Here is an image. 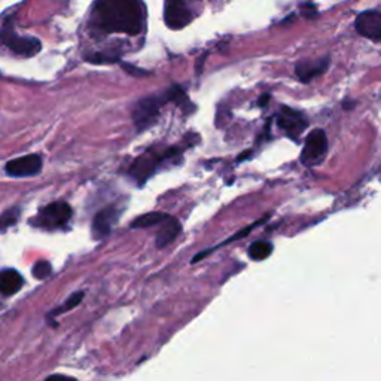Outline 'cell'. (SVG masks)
Here are the masks:
<instances>
[{"mask_svg":"<svg viewBox=\"0 0 381 381\" xmlns=\"http://www.w3.org/2000/svg\"><path fill=\"white\" fill-rule=\"evenodd\" d=\"M268 100H270V94H264L262 99L259 100V106H264Z\"/></svg>","mask_w":381,"mask_h":381,"instance_id":"20","label":"cell"},{"mask_svg":"<svg viewBox=\"0 0 381 381\" xmlns=\"http://www.w3.org/2000/svg\"><path fill=\"white\" fill-rule=\"evenodd\" d=\"M167 99V93L160 95H151V97H145L138 100L133 110V121L138 132H145L146 128L152 127L161 114V108Z\"/></svg>","mask_w":381,"mask_h":381,"instance_id":"4","label":"cell"},{"mask_svg":"<svg viewBox=\"0 0 381 381\" xmlns=\"http://www.w3.org/2000/svg\"><path fill=\"white\" fill-rule=\"evenodd\" d=\"M179 155L180 151L177 148H169L162 152H155V151L146 152L140 155L137 160H134L128 173L138 185H143L145 182L160 169V166L164 161L179 157Z\"/></svg>","mask_w":381,"mask_h":381,"instance_id":"2","label":"cell"},{"mask_svg":"<svg viewBox=\"0 0 381 381\" xmlns=\"http://www.w3.org/2000/svg\"><path fill=\"white\" fill-rule=\"evenodd\" d=\"M119 213L121 210L118 209V206H108L95 214L91 227L93 237L95 240H103L105 237H108L112 228H114V225L119 219Z\"/></svg>","mask_w":381,"mask_h":381,"instance_id":"11","label":"cell"},{"mask_svg":"<svg viewBox=\"0 0 381 381\" xmlns=\"http://www.w3.org/2000/svg\"><path fill=\"white\" fill-rule=\"evenodd\" d=\"M164 20L170 29L180 30L193 21V14H190L185 0H166Z\"/></svg>","mask_w":381,"mask_h":381,"instance_id":"8","label":"cell"},{"mask_svg":"<svg viewBox=\"0 0 381 381\" xmlns=\"http://www.w3.org/2000/svg\"><path fill=\"white\" fill-rule=\"evenodd\" d=\"M20 214H21L20 207H14V209H10L8 212L0 214V232H5L8 228L14 227V225L19 222Z\"/></svg>","mask_w":381,"mask_h":381,"instance_id":"18","label":"cell"},{"mask_svg":"<svg viewBox=\"0 0 381 381\" xmlns=\"http://www.w3.org/2000/svg\"><path fill=\"white\" fill-rule=\"evenodd\" d=\"M277 124L291 138H298L308 127V121L301 112L284 106L277 116Z\"/></svg>","mask_w":381,"mask_h":381,"instance_id":"9","label":"cell"},{"mask_svg":"<svg viewBox=\"0 0 381 381\" xmlns=\"http://www.w3.org/2000/svg\"><path fill=\"white\" fill-rule=\"evenodd\" d=\"M328 151V138L322 128L313 130L307 137L304 143V149L301 152V161L306 166H315L323 160Z\"/></svg>","mask_w":381,"mask_h":381,"instance_id":"6","label":"cell"},{"mask_svg":"<svg viewBox=\"0 0 381 381\" xmlns=\"http://www.w3.org/2000/svg\"><path fill=\"white\" fill-rule=\"evenodd\" d=\"M167 213H160V212H152L138 216L132 222V228H151L157 227L162 221L167 219Z\"/></svg>","mask_w":381,"mask_h":381,"instance_id":"15","label":"cell"},{"mask_svg":"<svg viewBox=\"0 0 381 381\" xmlns=\"http://www.w3.org/2000/svg\"><path fill=\"white\" fill-rule=\"evenodd\" d=\"M182 232V225L176 218H171L169 214L166 221L160 223V231L157 234V247L162 249L169 246L176 240V237Z\"/></svg>","mask_w":381,"mask_h":381,"instance_id":"13","label":"cell"},{"mask_svg":"<svg viewBox=\"0 0 381 381\" xmlns=\"http://www.w3.org/2000/svg\"><path fill=\"white\" fill-rule=\"evenodd\" d=\"M84 297H85V293L84 292H76V293H73V295H71L67 298V301L64 302L63 306H60V307H57L53 313H51V317L53 316H60V315H63V313H67V311H71V310H73L75 307H77L81 304V301L84 299Z\"/></svg>","mask_w":381,"mask_h":381,"instance_id":"17","label":"cell"},{"mask_svg":"<svg viewBox=\"0 0 381 381\" xmlns=\"http://www.w3.org/2000/svg\"><path fill=\"white\" fill-rule=\"evenodd\" d=\"M42 170V158L36 153L25 155L21 158L11 160L6 162L5 171L11 177H30L39 175Z\"/></svg>","mask_w":381,"mask_h":381,"instance_id":"7","label":"cell"},{"mask_svg":"<svg viewBox=\"0 0 381 381\" xmlns=\"http://www.w3.org/2000/svg\"><path fill=\"white\" fill-rule=\"evenodd\" d=\"M51 273H53V267H51V264L47 262V261L38 262L36 265L33 267V270H32L33 277H34V279H38V280H45L47 277L51 275Z\"/></svg>","mask_w":381,"mask_h":381,"instance_id":"19","label":"cell"},{"mask_svg":"<svg viewBox=\"0 0 381 381\" xmlns=\"http://www.w3.org/2000/svg\"><path fill=\"white\" fill-rule=\"evenodd\" d=\"M329 63H331L329 56L319 60H302V62H299L295 66V75L301 82L308 84L313 81L315 77L323 75L328 71Z\"/></svg>","mask_w":381,"mask_h":381,"instance_id":"12","label":"cell"},{"mask_svg":"<svg viewBox=\"0 0 381 381\" xmlns=\"http://www.w3.org/2000/svg\"><path fill=\"white\" fill-rule=\"evenodd\" d=\"M24 286L23 275L16 270L0 271V293L5 297L15 295Z\"/></svg>","mask_w":381,"mask_h":381,"instance_id":"14","label":"cell"},{"mask_svg":"<svg viewBox=\"0 0 381 381\" xmlns=\"http://www.w3.org/2000/svg\"><path fill=\"white\" fill-rule=\"evenodd\" d=\"M0 39H2L3 45L10 48L14 54L20 57H33L36 56L40 48L42 43L36 38H29V36H20L14 32V27L11 25H6V27L0 33Z\"/></svg>","mask_w":381,"mask_h":381,"instance_id":"5","label":"cell"},{"mask_svg":"<svg viewBox=\"0 0 381 381\" xmlns=\"http://www.w3.org/2000/svg\"><path fill=\"white\" fill-rule=\"evenodd\" d=\"M72 207L64 201H54L45 207H42L36 218L32 219L30 223L36 228L54 231L66 227L69 221L72 219Z\"/></svg>","mask_w":381,"mask_h":381,"instance_id":"3","label":"cell"},{"mask_svg":"<svg viewBox=\"0 0 381 381\" xmlns=\"http://www.w3.org/2000/svg\"><path fill=\"white\" fill-rule=\"evenodd\" d=\"M354 27L360 36L380 42L381 40V12L363 11L354 21Z\"/></svg>","mask_w":381,"mask_h":381,"instance_id":"10","label":"cell"},{"mask_svg":"<svg viewBox=\"0 0 381 381\" xmlns=\"http://www.w3.org/2000/svg\"><path fill=\"white\" fill-rule=\"evenodd\" d=\"M93 24L105 33L136 36L145 29V5L142 0H95Z\"/></svg>","mask_w":381,"mask_h":381,"instance_id":"1","label":"cell"},{"mask_svg":"<svg viewBox=\"0 0 381 381\" xmlns=\"http://www.w3.org/2000/svg\"><path fill=\"white\" fill-rule=\"evenodd\" d=\"M247 254L249 258L254 259V261H264V259H267L273 254V245L270 241H265V240L255 241V243L250 245Z\"/></svg>","mask_w":381,"mask_h":381,"instance_id":"16","label":"cell"}]
</instances>
